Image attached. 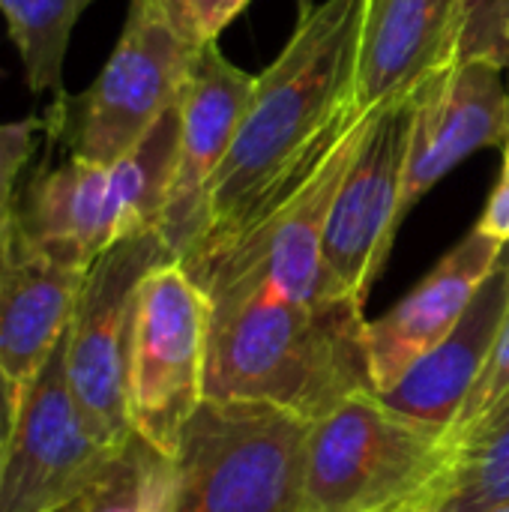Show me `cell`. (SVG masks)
Returning a JSON list of instances; mask_svg holds the SVG:
<instances>
[{
	"label": "cell",
	"instance_id": "obj_1",
	"mask_svg": "<svg viewBox=\"0 0 509 512\" xmlns=\"http://www.w3.org/2000/svg\"><path fill=\"white\" fill-rule=\"evenodd\" d=\"M330 192L303 183L180 264L210 303L204 399H255L321 420L372 390L366 315L324 267Z\"/></svg>",
	"mask_w": 509,
	"mask_h": 512
},
{
	"label": "cell",
	"instance_id": "obj_2",
	"mask_svg": "<svg viewBox=\"0 0 509 512\" xmlns=\"http://www.w3.org/2000/svg\"><path fill=\"white\" fill-rule=\"evenodd\" d=\"M363 12L366 0H324L300 15L282 54L255 78L198 240L246 222L363 114L354 99Z\"/></svg>",
	"mask_w": 509,
	"mask_h": 512
},
{
	"label": "cell",
	"instance_id": "obj_3",
	"mask_svg": "<svg viewBox=\"0 0 509 512\" xmlns=\"http://www.w3.org/2000/svg\"><path fill=\"white\" fill-rule=\"evenodd\" d=\"M456 447L375 390H357L312 423L300 512H423Z\"/></svg>",
	"mask_w": 509,
	"mask_h": 512
},
{
	"label": "cell",
	"instance_id": "obj_4",
	"mask_svg": "<svg viewBox=\"0 0 509 512\" xmlns=\"http://www.w3.org/2000/svg\"><path fill=\"white\" fill-rule=\"evenodd\" d=\"M309 432L273 402L204 399L171 456V512H300Z\"/></svg>",
	"mask_w": 509,
	"mask_h": 512
},
{
	"label": "cell",
	"instance_id": "obj_5",
	"mask_svg": "<svg viewBox=\"0 0 509 512\" xmlns=\"http://www.w3.org/2000/svg\"><path fill=\"white\" fill-rule=\"evenodd\" d=\"M201 45L171 0H132L126 27L96 81L51 105V138L75 159L117 162L180 102Z\"/></svg>",
	"mask_w": 509,
	"mask_h": 512
},
{
	"label": "cell",
	"instance_id": "obj_6",
	"mask_svg": "<svg viewBox=\"0 0 509 512\" xmlns=\"http://www.w3.org/2000/svg\"><path fill=\"white\" fill-rule=\"evenodd\" d=\"M174 258L156 228L138 231L105 249L84 276L72 321L63 336L66 378L90 429L123 447L129 423V354L144 276Z\"/></svg>",
	"mask_w": 509,
	"mask_h": 512
},
{
	"label": "cell",
	"instance_id": "obj_7",
	"mask_svg": "<svg viewBox=\"0 0 509 512\" xmlns=\"http://www.w3.org/2000/svg\"><path fill=\"white\" fill-rule=\"evenodd\" d=\"M210 303L189 270L168 258L156 264L138 291L129 354L132 432L165 456L204 402Z\"/></svg>",
	"mask_w": 509,
	"mask_h": 512
},
{
	"label": "cell",
	"instance_id": "obj_8",
	"mask_svg": "<svg viewBox=\"0 0 509 512\" xmlns=\"http://www.w3.org/2000/svg\"><path fill=\"white\" fill-rule=\"evenodd\" d=\"M117 450L84 420L60 342L15 402L0 453V512H69Z\"/></svg>",
	"mask_w": 509,
	"mask_h": 512
},
{
	"label": "cell",
	"instance_id": "obj_9",
	"mask_svg": "<svg viewBox=\"0 0 509 512\" xmlns=\"http://www.w3.org/2000/svg\"><path fill=\"white\" fill-rule=\"evenodd\" d=\"M414 117V90L366 111L357 153L333 195L324 228V267L330 282L366 306L378 282L396 231L405 222L399 210L408 135Z\"/></svg>",
	"mask_w": 509,
	"mask_h": 512
},
{
	"label": "cell",
	"instance_id": "obj_10",
	"mask_svg": "<svg viewBox=\"0 0 509 512\" xmlns=\"http://www.w3.org/2000/svg\"><path fill=\"white\" fill-rule=\"evenodd\" d=\"M507 141L509 93L501 66L456 57L423 78L414 87V117L399 198L402 219L468 156Z\"/></svg>",
	"mask_w": 509,
	"mask_h": 512
},
{
	"label": "cell",
	"instance_id": "obj_11",
	"mask_svg": "<svg viewBox=\"0 0 509 512\" xmlns=\"http://www.w3.org/2000/svg\"><path fill=\"white\" fill-rule=\"evenodd\" d=\"M255 78L204 42L180 93V144L159 237L180 261L207 228L210 186L237 138Z\"/></svg>",
	"mask_w": 509,
	"mask_h": 512
},
{
	"label": "cell",
	"instance_id": "obj_12",
	"mask_svg": "<svg viewBox=\"0 0 509 512\" xmlns=\"http://www.w3.org/2000/svg\"><path fill=\"white\" fill-rule=\"evenodd\" d=\"M87 267L33 243L15 216L0 240V378L12 402L66 336Z\"/></svg>",
	"mask_w": 509,
	"mask_h": 512
},
{
	"label": "cell",
	"instance_id": "obj_13",
	"mask_svg": "<svg viewBox=\"0 0 509 512\" xmlns=\"http://www.w3.org/2000/svg\"><path fill=\"white\" fill-rule=\"evenodd\" d=\"M504 249V243L474 225L390 312L366 321V357L375 393H387L459 324Z\"/></svg>",
	"mask_w": 509,
	"mask_h": 512
},
{
	"label": "cell",
	"instance_id": "obj_14",
	"mask_svg": "<svg viewBox=\"0 0 509 512\" xmlns=\"http://www.w3.org/2000/svg\"><path fill=\"white\" fill-rule=\"evenodd\" d=\"M12 216L33 243L81 267L138 234L114 162L99 165L75 156L36 171L24 192H15Z\"/></svg>",
	"mask_w": 509,
	"mask_h": 512
},
{
	"label": "cell",
	"instance_id": "obj_15",
	"mask_svg": "<svg viewBox=\"0 0 509 512\" xmlns=\"http://www.w3.org/2000/svg\"><path fill=\"white\" fill-rule=\"evenodd\" d=\"M509 315V246L498 267L480 285L459 324L426 351L387 393H378L390 408L447 432L477 387L498 333Z\"/></svg>",
	"mask_w": 509,
	"mask_h": 512
},
{
	"label": "cell",
	"instance_id": "obj_16",
	"mask_svg": "<svg viewBox=\"0 0 509 512\" xmlns=\"http://www.w3.org/2000/svg\"><path fill=\"white\" fill-rule=\"evenodd\" d=\"M462 0H366L357 54V108L414 90L456 60Z\"/></svg>",
	"mask_w": 509,
	"mask_h": 512
},
{
	"label": "cell",
	"instance_id": "obj_17",
	"mask_svg": "<svg viewBox=\"0 0 509 512\" xmlns=\"http://www.w3.org/2000/svg\"><path fill=\"white\" fill-rule=\"evenodd\" d=\"M509 501V396L456 447L447 477L423 512H489Z\"/></svg>",
	"mask_w": 509,
	"mask_h": 512
},
{
	"label": "cell",
	"instance_id": "obj_18",
	"mask_svg": "<svg viewBox=\"0 0 509 512\" xmlns=\"http://www.w3.org/2000/svg\"><path fill=\"white\" fill-rule=\"evenodd\" d=\"M171 504L174 459L132 432L69 512H171Z\"/></svg>",
	"mask_w": 509,
	"mask_h": 512
},
{
	"label": "cell",
	"instance_id": "obj_19",
	"mask_svg": "<svg viewBox=\"0 0 509 512\" xmlns=\"http://www.w3.org/2000/svg\"><path fill=\"white\" fill-rule=\"evenodd\" d=\"M87 6L90 0H0L24 78L36 96L60 87L69 36Z\"/></svg>",
	"mask_w": 509,
	"mask_h": 512
},
{
	"label": "cell",
	"instance_id": "obj_20",
	"mask_svg": "<svg viewBox=\"0 0 509 512\" xmlns=\"http://www.w3.org/2000/svg\"><path fill=\"white\" fill-rule=\"evenodd\" d=\"M456 57L509 69V0H462Z\"/></svg>",
	"mask_w": 509,
	"mask_h": 512
},
{
	"label": "cell",
	"instance_id": "obj_21",
	"mask_svg": "<svg viewBox=\"0 0 509 512\" xmlns=\"http://www.w3.org/2000/svg\"><path fill=\"white\" fill-rule=\"evenodd\" d=\"M509 396V315L504 318V327L498 333V342L492 348V357L477 381V387L471 390L465 408L459 411L453 429H450V444L459 447L465 438H471Z\"/></svg>",
	"mask_w": 509,
	"mask_h": 512
},
{
	"label": "cell",
	"instance_id": "obj_22",
	"mask_svg": "<svg viewBox=\"0 0 509 512\" xmlns=\"http://www.w3.org/2000/svg\"><path fill=\"white\" fill-rule=\"evenodd\" d=\"M171 3L183 12L198 42H216L219 33L249 6V0H171Z\"/></svg>",
	"mask_w": 509,
	"mask_h": 512
},
{
	"label": "cell",
	"instance_id": "obj_23",
	"mask_svg": "<svg viewBox=\"0 0 509 512\" xmlns=\"http://www.w3.org/2000/svg\"><path fill=\"white\" fill-rule=\"evenodd\" d=\"M33 135V120L0 123V183H18V174L33 153Z\"/></svg>",
	"mask_w": 509,
	"mask_h": 512
},
{
	"label": "cell",
	"instance_id": "obj_24",
	"mask_svg": "<svg viewBox=\"0 0 509 512\" xmlns=\"http://www.w3.org/2000/svg\"><path fill=\"white\" fill-rule=\"evenodd\" d=\"M477 228L489 237H495L498 243L509 246V141L504 144V165H501V177L492 189V198L477 222Z\"/></svg>",
	"mask_w": 509,
	"mask_h": 512
},
{
	"label": "cell",
	"instance_id": "obj_25",
	"mask_svg": "<svg viewBox=\"0 0 509 512\" xmlns=\"http://www.w3.org/2000/svg\"><path fill=\"white\" fill-rule=\"evenodd\" d=\"M12 411H15L12 393L6 390V384H3V378H0V453H3V444H6L9 426H12Z\"/></svg>",
	"mask_w": 509,
	"mask_h": 512
},
{
	"label": "cell",
	"instance_id": "obj_26",
	"mask_svg": "<svg viewBox=\"0 0 509 512\" xmlns=\"http://www.w3.org/2000/svg\"><path fill=\"white\" fill-rule=\"evenodd\" d=\"M15 183H0V240H3V231H6V222L12 216V204H15Z\"/></svg>",
	"mask_w": 509,
	"mask_h": 512
},
{
	"label": "cell",
	"instance_id": "obj_27",
	"mask_svg": "<svg viewBox=\"0 0 509 512\" xmlns=\"http://www.w3.org/2000/svg\"><path fill=\"white\" fill-rule=\"evenodd\" d=\"M297 3H300V15H306L315 6V0H297Z\"/></svg>",
	"mask_w": 509,
	"mask_h": 512
},
{
	"label": "cell",
	"instance_id": "obj_28",
	"mask_svg": "<svg viewBox=\"0 0 509 512\" xmlns=\"http://www.w3.org/2000/svg\"><path fill=\"white\" fill-rule=\"evenodd\" d=\"M489 512H509V501H504V504H498V507H492Z\"/></svg>",
	"mask_w": 509,
	"mask_h": 512
}]
</instances>
